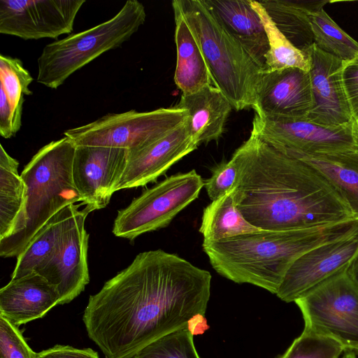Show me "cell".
<instances>
[{"label":"cell","instance_id":"obj_1","mask_svg":"<svg viewBox=\"0 0 358 358\" xmlns=\"http://www.w3.org/2000/svg\"><path fill=\"white\" fill-rule=\"evenodd\" d=\"M211 275L162 250L139 253L89 298L83 320L105 358H133L204 317Z\"/></svg>","mask_w":358,"mask_h":358},{"label":"cell","instance_id":"obj_2","mask_svg":"<svg viewBox=\"0 0 358 358\" xmlns=\"http://www.w3.org/2000/svg\"><path fill=\"white\" fill-rule=\"evenodd\" d=\"M232 157L238 170L235 204L253 226L287 231L354 219L347 203L316 170L255 135Z\"/></svg>","mask_w":358,"mask_h":358},{"label":"cell","instance_id":"obj_3","mask_svg":"<svg viewBox=\"0 0 358 358\" xmlns=\"http://www.w3.org/2000/svg\"><path fill=\"white\" fill-rule=\"evenodd\" d=\"M358 231V220L295 230L268 231L203 241L212 267L236 283L276 294L292 263L310 249Z\"/></svg>","mask_w":358,"mask_h":358},{"label":"cell","instance_id":"obj_4","mask_svg":"<svg viewBox=\"0 0 358 358\" xmlns=\"http://www.w3.org/2000/svg\"><path fill=\"white\" fill-rule=\"evenodd\" d=\"M76 145L64 136L42 147L20 176L27 187L26 224L17 234L0 241V255L17 257L56 214L83 199L73 178Z\"/></svg>","mask_w":358,"mask_h":358},{"label":"cell","instance_id":"obj_5","mask_svg":"<svg viewBox=\"0 0 358 358\" xmlns=\"http://www.w3.org/2000/svg\"><path fill=\"white\" fill-rule=\"evenodd\" d=\"M195 37L213 84L233 108L254 109L261 68L217 21L203 0H174Z\"/></svg>","mask_w":358,"mask_h":358},{"label":"cell","instance_id":"obj_6","mask_svg":"<svg viewBox=\"0 0 358 358\" xmlns=\"http://www.w3.org/2000/svg\"><path fill=\"white\" fill-rule=\"evenodd\" d=\"M145 18L144 6L127 0L110 20L46 45L37 60V82L57 89L73 73L128 41Z\"/></svg>","mask_w":358,"mask_h":358},{"label":"cell","instance_id":"obj_7","mask_svg":"<svg viewBox=\"0 0 358 358\" xmlns=\"http://www.w3.org/2000/svg\"><path fill=\"white\" fill-rule=\"evenodd\" d=\"M188 120L185 110L176 106L152 111L135 110L108 113L78 127L66 130L64 136L76 145L141 150L174 131Z\"/></svg>","mask_w":358,"mask_h":358},{"label":"cell","instance_id":"obj_8","mask_svg":"<svg viewBox=\"0 0 358 358\" xmlns=\"http://www.w3.org/2000/svg\"><path fill=\"white\" fill-rule=\"evenodd\" d=\"M203 186L195 170L166 178L118 210L113 233L133 241L143 234L167 227L199 196Z\"/></svg>","mask_w":358,"mask_h":358},{"label":"cell","instance_id":"obj_9","mask_svg":"<svg viewBox=\"0 0 358 358\" xmlns=\"http://www.w3.org/2000/svg\"><path fill=\"white\" fill-rule=\"evenodd\" d=\"M348 268L317 285L294 303L302 313L304 329L332 338L347 350L354 351L358 348V287Z\"/></svg>","mask_w":358,"mask_h":358},{"label":"cell","instance_id":"obj_10","mask_svg":"<svg viewBox=\"0 0 358 358\" xmlns=\"http://www.w3.org/2000/svg\"><path fill=\"white\" fill-rule=\"evenodd\" d=\"M251 134L284 154L358 150L354 122L327 127L306 117H289L255 113Z\"/></svg>","mask_w":358,"mask_h":358},{"label":"cell","instance_id":"obj_11","mask_svg":"<svg viewBox=\"0 0 358 358\" xmlns=\"http://www.w3.org/2000/svg\"><path fill=\"white\" fill-rule=\"evenodd\" d=\"M80 204L65 208L61 238L53 255L37 270L57 290L59 303H68L76 298L90 282L87 264L89 234L85 220L92 209Z\"/></svg>","mask_w":358,"mask_h":358},{"label":"cell","instance_id":"obj_12","mask_svg":"<svg viewBox=\"0 0 358 358\" xmlns=\"http://www.w3.org/2000/svg\"><path fill=\"white\" fill-rule=\"evenodd\" d=\"M85 3V0H0V33L24 40L69 34Z\"/></svg>","mask_w":358,"mask_h":358},{"label":"cell","instance_id":"obj_13","mask_svg":"<svg viewBox=\"0 0 358 358\" xmlns=\"http://www.w3.org/2000/svg\"><path fill=\"white\" fill-rule=\"evenodd\" d=\"M357 255L358 231L316 246L292 263L275 294L285 302H294L317 285L348 268Z\"/></svg>","mask_w":358,"mask_h":358},{"label":"cell","instance_id":"obj_14","mask_svg":"<svg viewBox=\"0 0 358 358\" xmlns=\"http://www.w3.org/2000/svg\"><path fill=\"white\" fill-rule=\"evenodd\" d=\"M128 150L123 148L76 146L72 173L74 184L92 210L110 202L126 168Z\"/></svg>","mask_w":358,"mask_h":358},{"label":"cell","instance_id":"obj_15","mask_svg":"<svg viewBox=\"0 0 358 358\" xmlns=\"http://www.w3.org/2000/svg\"><path fill=\"white\" fill-rule=\"evenodd\" d=\"M308 54L313 106L306 117L311 122L327 127H338L353 121L342 80L345 62L327 54L315 44Z\"/></svg>","mask_w":358,"mask_h":358},{"label":"cell","instance_id":"obj_16","mask_svg":"<svg viewBox=\"0 0 358 358\" xmlns=\"http://www.w3.org/2000/svg\"><path fill=\"white\" fill-rule=\"evenodd\" d=\"M312 106L308 71L294 67L262 71L256 90V113L306 117Z\"/></svg>","mask_w":358,"mask_h":358},{"label":"cell","instance_id":"obj_17","mask_svg":"<svg viewBox=\"0 0 358 358\" xmlns=\"http://www.w3.org/2000/svg\"><path fill=\"white\" fill-rule=\"evenodd\" d=\"M198 146L189 134L187 121L148 146L134 152L128 151L126 168L117 191L143 187L156 181Z\"/></svg>","mask_w":358,"mask_h":358},{"label":"cell","instance_id":"obj_18","mask_svg":"<svg viewBox=\"0 0 358 358\" xmlns=\"http://www.w3.org/2000/svg\"><path fill=\"white\" fill-rule=\"evenodd\" d=\"M59 303L56 288L35 271L11 279L0 289V316L17 327L43 317Z\"/></svg>","mask_w":358,"mask_h":358},{"label":"cell","instance_id":"obj_19","mask_svg":"<svg viewBox=\"0 0 358 358\" xmlns=\"http://www.w3.org/2000/svg\"><path fill=\"white\" fill-rule=\"evenodd\" d=\"M210 12L262 71L269 50L267 34L250 0H203Z\"/></svg>","mask_w":358,"mask_h":358},{"label":"cell","instance_id":"obj_20","mask_svg":"<svg viewBox=\"0 0 358 358\" xmlns=\"http://www.w3.org/2000/svg\"><path fill=\"white\" fill-rule=\"evenodd\" d=\"M175 106L187 111L189 134L199 145L220 138L233 108L226 96L212 85L192 94H182Z\"/></svg>","mask_w":358,"mask_h":358},{"label":"cell","instance_id":"obj_21","mask_svg":"<svg viewBox=\"0 0 358 358\" xmlns=\"http://www.w3.org/2000/svg\"><path fill=\"white\" fill-rule=\"evenodd\" d=\"M316 170L338 192L358 220V150L287 154Z\"/></svg>","mask_w":358,"mask_h":358},{"label":"cell","instance_id":"obj_22","mask_svg":"<svg viewBox=\"0 0 358 358\" xmlns=\"http://www.w3.org/2000/svg\"><path fill=\"white\" fill-rule=\"evenodd\" d=\"M172 7L177 49L174 81L182 94H192L212 85L213 82L199 44L182 12L173 1Z\"/></svg>","mask_w":358,"mask_h":358},{"label":"cell","instance_id":"obj_23","mask_svg":"<svg viewBox=\"0 0 358 358\" xmlns=\"http://www.w3.org/2000/svg\"><path fill=\"white\" fill-rule=\"evenodd\" d=\"M18 166L0 145V241L21 232L26 224L27 187Z\"/></svg>","mask_w":358,"mask_h":358},{"label":"cell","instance_id":"obj_24","mask_svg":"<svg viewBox=\"0 0 358 358\" xmlns=\"http://www.w3.org/2000/svg\"><path fill=\"white\" fill-rule=\"evenodd\" d=\"M279 31L297 49L308 54L314 44L308 14L329 1L264 0L259 1Z\"/></svg>","mask_w":358,"mask_h":358},{"label":"cell","instance_id":"obj_25","mask_svg":"<svg viewBox=\"0 0 358 358\" xmlns=\"http://www.w3.org/2000/svg\"><path fill=\"white\" fill-rule=\"evenodd\" d=\"M243 217L234 201L233 188L203 211L199 232L203 241H215L259 231Z\"/></svg>","mask_w":358,"mask_h":358},{"label":"cell","instance_id":"obj_26","mask_svg":"<svg viewBox=\"0 0 358 358\" xmlns=\"http://www.w3.org/2000/svg\"><path fill=\"white\" fill-rule=\"evenodd\" d=\"M65 211L64 208L52 217L17 257L11 279L36 271L53 255L60 241Z\"/></svg>","mask_w":358,"mask_h":358},{"label":"cell","instance_id":"obj_27","mask_svg":"<svg viewBox=\"0 0 358 358\" xmlns=\"http://www.w3.org/2000/svg\"><path fill=\"white\" fill-rule=\"evenodd\" d=\"M250 3L262 19L268 37L269 50L265 57L264 71L294 67L308 71L310 68L309 54L299 50L287 40L259 1L250 0Z\"/></svg>","mask_w":358,"mask_h":358},{"label":"cell","instance_id":"obj_28","mask_svg":"<svg viewBox=\"0 0 358 358\" xmlns=\"http://www.w3.org/2000/svg\"><path fill=\"white\" fill-rule=\"evenodd\" d=\"M314 44L323 52L344 62L358 55V43L345 32L324 8L308 14Z\"/></svg>","mask_w":358,"mask_h":358},{"label":"cell","instance_id":"obj_29","mask_svg":"<svg viewBox=\"0 0 358 358\" xmlns=\"http://www.w3.org/2000/svg\"><path fill=\"white\" fill-rule=\"evenodd\" d=\"M33 80L20 59L0 55V89L10 105L14 135L21 127L24 96L32 94L29 85Z\"/></svg>","mask_w":358,"mask_h":358},{"label":"cell","instance_id":"obj_30","mask_svg":"<svg viewBox=\"0 0 358 358\" xmlns=\"http://www.w3.org/2000/svg\"><path fill=\"white\" fill-rule=\"evenodd\" d=\"M133 358H200L189 327L169 334L150 343Z\"/></svg>","mask_w":358,"mask_h":358},{"label":"cell","instance_id":"obj_31","mask_svg":"<svg viewBox=\"0 0 358 358\" xmlns=\"http://www.w3.org/2000/svg\"><path fill=\"white\" fill-rule=\"evenodd\" d=\"M345 351L338 341L304 329L278 358H338Z\"/></svg>","mask_w":358,"mask_h":358},{"label":"cell","instance_id":"obj_32","mask_svg":"<svg viewBox=\"0 0 358 358\" xmlns=\"http://www.w3.org/2000/svg\"><path fill=\"white\" fill-rule=\"evenodd\" d=\"M22 332L0 316V358H35Z\"/></svg>","mask_w":358,"mask_h":358},{"label":"cell","instance_id":"obj_33","mask_svg":"<svg viewBox=\"0 0 358 358\" xmlns=\"http://www.w3.org/2000/svg\"><path fill=\"white\" fill-rule=\"evenodd\" d=\"M238 174L235 159H231L215 166L212 176L204 182V185L210 200L215 201L231 189L236 181Z\"/></svg>","mask_w":358,"mask_h":358},{"label":"cell","instance_id":"obj_34","mask_svg":"<svg viewBox=\"0 0 358 358\" xmlns=\"http://www.w3.org/2000/svg\"><path fill=\"white\" fill-rule=\"evenodd\" d=\"M342 80L353 121L358 125V55L354 59L345 62Z\"/></svg>","mask_w":358,"mask_h":358},{"label":"cell","instance_id":"obj_35","mask_svg":"<svg viewBox=\"0 0 358 358\" xmlns=\"http://www.w3.org/2000/svg\"><path fill=\"white\" fill-rule=\"evenodd\" d=\"M35 358H99L91 348L79 349L70 345H56L36 353Z\"/></svg>","mask_w":358,"mask_h":358},{"label":"cell","instance_id":"obj_36","mask_svg":"<svg viewBox=\"0 0 358 358\" xmlns=\"http://www.w3.org/2000/svg\"><path fill=\"white\" fill-rule=\"evenodd\" d=\"M0 134L3 138L14 136L12 114L9 103L4 92L0 89Z\"/></svg>","mask_w":358,"mask_h":358},{"label":"cell","instance_id":"obj_37","mask_svg":"<svg viewBox=\"0 0 358 358\" xmlns=\"http://www.w3.org/2000/svg\"><path fill=\"white\" fill-rule=\"evenodd\" d=\"M348 273L352 281L358 287V255L349 265L348 268Z\"/></svg>","mask_w":358,"mask_h":358},{"label":"cell","instance_id":"obj_38","mask_svg":"<svg viewBox=\"0 0 358 358\" xmlns=\"http://www.w3.org/2000/svg\"><path fill=\"white\" fill-rule=\"evenodd\" d=\"M341 358H357V354L353 350H347Z\"/></svg>","mask_w":358,"mask_h":358},{"label":"cell","instance_id":"obj_39","mask_svg":"<svg viewBox=\"0 0 358 358\" xmlns=\"http://www.w3.org/2000/svg\"><path fill=\"white\" fill-rule=\"evenodd\" d=\"M355 129H356L357 136L358 137V125H357V124H355Z\"/></svg>","mask_w":358,"mask_h":358},{"label":"cell","instance_id":"obj_40","mask_svg":"<svg viewBox=\"0 0 358 358\" xmlns=\"http://www.w3.org/2000/svg\"><path fill=\"white\" fill-rule=\"evenodd\" d=\"M354 351L357 354V355H358V348L355 349Z\"/></svg>","mask_w":358,"mask_h":358}]
</instances>
